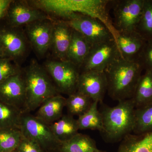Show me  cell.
Returning a JSON list of instances; mask_svg holds the SVG:
<instances>
[{"mask_svg":"<svg viewBox=\"0 0 152 152\" xmlns=\"http://www.w3.org/2000/svg\"><path fill=\"white\" fill-rule=\"evenodd\" d=\"M143 70L137 61L121 57L115 61L104 72L110 97L118 102L132 99Z\"/></svg>","mask_w":152,"mask_h":152,"instance_id":"cell-1","label":"cell"},{"mask_svg":"<svg viewBox=\"0 0 152 152\" xmlns=\"http://www.w3.org/2000/svg\"><path fill=\"white\" fill-rule=\"evenodd\" d=\"M101 104L103 128L100 133L103 138L107 142L121 141L134 130L136 108L132 99L119 101L113 107Z\"/></svg>","mask_w":152,"mask_h":152,"instance_id":"cell-2","label":"cell"},{"mask_svg":"<svg viewBox=\"0 0 152 152\" xmlns=\"http://www.w3.org/2000/svg\"><path fill=\"white\" fill-rule=\"evenodd\" d=\"M22 75L26 90L25 113L36 110L48 99L59 94L48 73L36 60H32Z\"/></svg>","mask_w":152,"mask_h":152,"instance_id":"cell-3","label":"cell"},{"mask_svg":"<svg viewBox=\"0 0 152 152\" xmlns=\"http://www.w3.org/2000/svg\"><path fill=\"white\" fill-rule=\"evenodd\" d=\"M72 28L83 36L92 45L114 39L110 29L91 15L73 13L64 20Z\"/></svg>","mask_w":152,"mask_h":152,"instance_id":"cell-4","label":"cell"},{"mask_svg":"<svg viewBox=\"0 0 152 152\" xmlns=\"http://www.w3.org/2000/svg\"><path fill=\"white\" fill-rule=\"evenodd\" d=\"M20 129L24 137L35 142L45 152L60 148L61 143L54 134L50 125L31 113L24 112Z\"/></svg>","mask_w":152,"mask_h":152,"instance_id":"cell-5","label":"cell"},{"mask_svg":"<svg viewBox=\"0 0 152 152\" xmlns=\"http://www.w3.org/2000/svg\"><path fill=\"white\" fill-rule=\"evenodd\" d=\"M44 67L50 76L59 93L69 95L77 91L80 68L66 60H48Z\"/></svg>","mask_w":152,"mask_h":152,"instance_id":"cell-6","label":"cell"},{"mask_svg":"<svg viewBox=\"0 0 152 152\" xmlns=\"http://www.w3.org/2000/svg\"><path fill=\"white\" fill-rule=\"evenodd\" d=\"M29 44L22 28L0 24V48L3 58L10 59L19 65L27 56Z\"/></svg>","mask_w":152,"mask_h":152,"instance_id":"cell-7","label":"cell"},{"mask_svg":"<svg viewBox=\"0 0 152 152\" xmlns=\"http://www.w3.org/2000/svg\"><path fill=\"white\" fill-rule=\"evenodd\" d=\"M115 30L127 32L136 31L143 7L144 0L112 1Z\"/></svg>","mask_w":152,"mask_h":152,"instance_id":"cell-8","label":"cell"},{"mask_svg":"<svg viewBox=\"0 0 152 152\" xmlns=\"http://www.w3.org/2000/svg\"><path fill=\"white\" fill-rule=\"evenodd\" d=\"M120 57L121 54L115 39L95 44L92 46L81 67L80 72L88 71L104 72Z\"/></svg>","mask_w":152,"mask_h":152,"instance_id":"cell-9","label":"cell"},{"mask_svg":"<svg viewBox=\"0 0 152 152\" xmlns=\"http://www.w3.org/2000/svg\"><path fill=\"white\" fill-rule=\"evenodd\" d=\"M51 18L46 13L30 4L28 1L12 0L3 20L11 27L22 28L33 22Z\"/></svg>","mask_w":152,"mask_h":152,"instance_id":"cell-10","label":"cell"},{"mask_svg":"<svg viewBox=\"0 0 152 152\" xmlns=\"http://www.w3.org/2000/svg\"><path fill=\"white\" fill-rule=\"evenodd\" d=\"M54 20L44 19L25 26L24 31L28 42L39 56H44L51 49Z\"/></svg>","mask_w":152,"mask_h":152,"instance_id":"cell-11","label":"cell"},{"mask_svg":"<svg viewBox=\"0 0 152 152\" xmlns=\"http://www.w3.org/2000/svg\"><path fill=\"white\" fill-rule=\"evenodd\" d=\"M107 90L104 72L88 71L80 72L77 91L89 97L93 102H103Z\"/></svg>","mask_w":152,"mask_h":152,"instance_id":"cell-12","label":"cell"},{"mask_svg":"<svg viewBox=\"0 0 152 152\" xmlns=\"http://www.w3.org/2000/svg\"><path fill=\"white\" fill-rule=\"evenodd\" d=\"M0 101L24 112L26 90L22 72L10 77L0 84Z\"/></svg>","mask_w":152,"mask_h":152,"instance_id":"cell-13","label":"cell"},{"mask_svg":"<svg viewBox=\"0 0 152 152\" xmlns=\"http://www.w3.org/2000/svg\"><path fill=\"white\" fill-rule=\"evenodd\" d=\"M114 39L121 57L125 59L136 61L146 40L136 31H115Z\"/></svg>","mask_w":152,"mask_h":152,"instance_id":"cell-14","label":"cell"},{"mask_svg":"<svg viewBox=\"0 0 152 152\" xmlns=\"http://www.w3.org/2000/svg\"><path fill=\"white\" fill-rule=\"evenodd\" d=\"M72 31L73 29L66 21L55 20L51 49L54 56L58 60H66Z\"/></svg>","mask_w":152,"mask_h":152,"instance_id":"cell-15","label":"cell"},{"mask_svg":"<svg viewBox=\"0 0 152 152\" xmlns=\"http://www.w3.org/2000/svg\"><path fill=\"white\" fill-rule=\"evenodd\" d=\"M66 98L58 94L49 98L38 108L35 116L48 125L61 118L66 107Z\"/></svg>","mask_w":152,"mask_h":152,"instance_id":"cell-16","label":"cell"},{"mask_svg":"<svg viewBox=\"0 0 152 152\" xmlns=\"http://www.w3.org/2000/svg\"><path fill=\"white\" fill-rule=\"evenodd\" d=\"M92 45L78 32L73 29L66 60L80 69L91 48Z\"/></svg>","mask_w":152,"mask_h":152,"instance_id":"cell-17","label":"cell"},{"mask_svg":"<svg viewBox=\"0 0 152 152\" xmlns=\"http://www.w3.org/2000/svg\"><path fill=\"white\" fill-rule=\"evenodd\" d=\"M118 152H152V132L126 136L121 141Z\"/></svg>","mask_w":152,"mask_h":152,"instance_id":"cell-18","label":"cell"},{"mask_svg":"<svg viewBox=\"0 0 152 152\" xmlns=\"http://www.w3.org/2000/svg\"><path fill=\"white\" fill-rule=\"evenodd\" d=\"M50 126L54 134L61 143L70 140L79 133L80 130L77 119L68 114L63 115Z\"/></svg>","mask_w":152,"mask_h":152,"instance_id":"cell-19","label":"cell"},{"mask_svg":"<svg viewBox=\"0 0 152 152\" xmlns=\"http://www.w3.org/2000/svg\"><path fill=\"white\" fill-rule=\"evenodd\" d=\"M135 108L152 102V70H147L142 75L132 98Z\"/></svg>","mask_w":152,"mask_h":152,"instance_id":"cell-20","label":"cell"},{"mask_svg":"<svg viewBox=\"0 0 152 152\" xmlns=\"http://www.w3.org/2000/svg\"><path fill=\"white\" fill-rule=\"evenodd\" d=\"M99 102H94L89 109L78 118L79 129L96 130L101 132L103 128V118L100 111L98 110Z\"/></svg>","mask_w":152,"mask_h":152,"instance_id":"cell-21","label":"cell"},{"mask_svg":"<svg viewBox=\"0 0 152 152\" xmlns=\"http://www.w3.org/2000/svg\"><path fill=\"white\" fill-rule=\"evenodd\" d=\"M59 148L63 152H93L97 148L96 142L90 136L79 133L61 143Z\"/></svg>","mask_w":152,"mask_h":152,"instance_id":"cell-22","label":"cell"},{"mask_svg":"<svg viewBox=\"0 0 152 152\" xmlns=\"http://www.w3.org/2000/svg\"><path fill=\"white\" fill-rule=\"evenodd\" d=\"M23 111L0 101V129H20Z\"/></svg>","mask_w":152,"mask_h":152,"instance_id":"cell-23","label":"cell"},{"mask_svg":"<svg viewBox=\"0 0 152 152\" xmlns=\"http://www.w3.org/2000/svg\"><path fill=\"white\" fill-rule=\"evenodd\" d=\"M66 98V107L68 114L79 117L89 109L93 101L83 94L77 91L68 96Z\"/></svg>","mask_w":152,"mask_h":152,"instance_id":"cell-24","label":"cell"},{"mask_svg":"<svg viewBox=\"0 0 152 152\" xmlns=\"http://www.w3.org/2000/svg\"><path fill=\"white\" fill-rule=\"evenodd\" d=\"M152 132V102L136 108L133 132L136 134Z\"/></svg>","mask_w":152,"mask_h":152,"instance_id":"cell-25","label":"cell"},{"mask_svg":"<svg viewBox=\"0 0 152 152\" xmlns=\"http://www.w3.org/2000/svg\"><path fill=\"white\" fill-rule=\"evenodd\" d=\"M22 138L20 129H0V152H12L16 150Z\"/></svg>","mask_w":152,"mask_h":152,"instance_id":"cell-26","label":"cell"},{"mask_svg":"<svg viewBox=\"0 0 152 152\" xmlns=\"http://www.w3.org/2000/svg\"><path fill=\"white\" fill-rule=\"evenodd\" d=\"M136 31L146 41L152 39V0H144L141 17Z\"/></svg>","mask_w":152,"mask_h":152,"instance_id":"cell-27","label":"cell"},{"mask_svg":"<svg viewBox=\"0 0 152 152\" xmlns=\"http://www.w3.org/2000/svg\"><path fill=\"white\" fill-rule=\"evenodd\" d=\"M20 65L10 59L0 58V84L11 77L21 73Z\"/></svg>","mask_w":152,"mask_h":152,"instance_id":"cell-28","label":"cell"},{"mask_svg":"<svg viewBox=\"0 0 152 152\" xmlns=\"http://www.w3.org/2000/svg\"><path fill=\"white\" fill-rule=\"evenodd\" d=\"M136 61L143 69L152 70V39L146 41Z\"/></svg>","mask_w":152,"mask_h":152,"instance_id":"cell-29","label":"cell"},{"mask_svg":"<svg viewBox=\"0 0 152 152\" xmlns=\"http://www.w3.org/2000/svg\"><path fill=\"white\" fill-rule=\"evenodd\" d=\"M16 150L18 152H45L35 142L23 136Z\"/></svg>","mask_w":152,"mask_h":152,"instance_id":"cell-30","label":"cell"},{"mask_svg":"<svg viewBox=\"0 0 152 152\" xmlns=\"http://www.w3.org/2000/svg\"><path fill=\"white\" fill-rule=\"evenodd\" d=\"M12 0H0V22L4 20Z\"/></svg>","mask_w":152,"mask_h":152,"instance_id":"cell-31","label":"cell"},{"mask_svg":"<svg viewBox=\"0 0 152 152\" xmlns=\"http://www.w3.org/2000/svg\"><path fill=\"white\" fill-rule=\"evenodd\" d=\"M45 152H63L60 150V148L56 149L51 150V151H49Z\"/></svg>","mask_w":152,"mask_h":152,"instance_id":"cell-32","label":"cell"},{"mask_svg":"<svg viewBox=\"0 0 152 152\" xmlns=\"http://www.w3.org/2000/svg\"><path fill=\"white\" fill-rule=\"evenodd\" d=\"M93 152H105V151H102V150H100L99 149L97 148L96 149V150H94V151H93Z\"/></svg>","mask_w":152,"mask_h":152,"instance_id":"cell-33","label":"cell"},{"mask_svg":"<svg viewBox=\"0 0 152 152\" xmlns=\"http://www.w3.org/2000/svg\"><path fill=\"white\" fill-rule=\"evenodd\" d=\"M3 58V54L1 50V48H0V58Z\"/></svg>","mask_w":152,"mask_h":152,"instance_id":"cell-34","label":"cell"},{"mask_svg":"<svg viewBox=\"0 0 152 152\" xmlns=\"http://www.w3.org/2000/svg\"><path fill=\"white\" fill-rule=\"evenodd\" d=\"M12 152H18L16 150H15V151H13Z\"/></svg>","mask_w":152,"mask_h":152,"instance_id":"cell-35","label":"cell"}]
</instances>
